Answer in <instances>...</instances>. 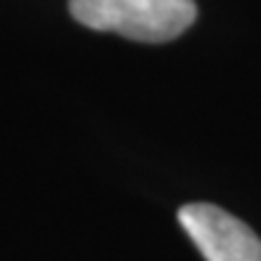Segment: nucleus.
I'll return each instance as SVG.
<instances>
[{
  "mask_svg": "<svg viewBox=\"0 0 261 261\" xmlns=\"http://www.w3.org/2000/svg\"><path fill=\"white\" fill-rule=\"evenodd\" d=\"M69 14L83 27L117 32L139 43H168L192 27L195 0H69Z\"/></svg>",
  "mask_w": 261,
  "mask_h": 261,
  "instance_id": "nucleus-1",
  "label": "nucleus"
},
{
  "mask_svg": "<svg viewBox=\"0 0 261 261\" xmlns=\"http://www.w3.org/2000/svg\"><path fill=\"white\" fill-rule=\"evenodd\" d=\"M179 221L205 261H261L258 234L219 205L189 203L179 208Z\"/></svg>",
  "mask_w": 261,
  "mask_h": 261,
  "instance_id": "nucleus-2",
  "label": "nucleus"
}]
</instances>
